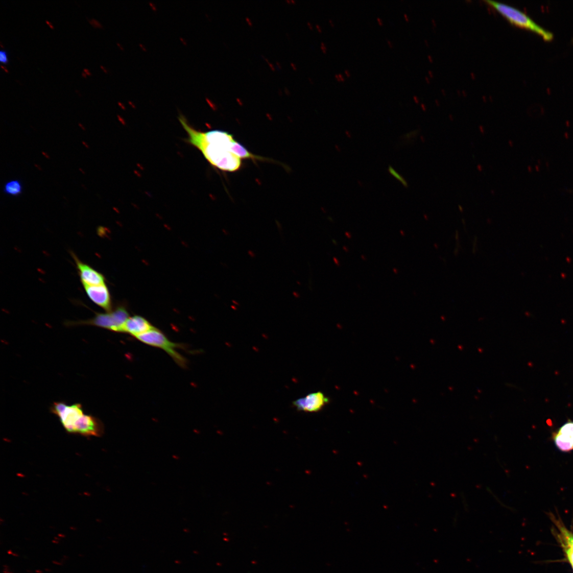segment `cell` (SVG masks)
Masks as SVG:
<instances>
[{
  "instance_id": "6da1fadb",
  "label": "cell",
  "mask_w": 573,
  "mask_h": 573,
  "mask_svg": "<svg viewBox=\"0 0 573 573\" xmlns=\"http://www.w3.org/2000/svg\"><path fill=\"white\" fill-rule=\"evenodd\" d=\"M180 121L188 135V142L199 149L212 166L229 172L241 169L242 159L234 153L237 141L233 135L220 130L199 131L188 125L183 117Z\"/></svg>"
},
{
  "instance_id": "7a4b0ae2",
  "label": "cell",
  "mask_w": 573,
  "mask_h": 573,
  "mask_svg": "<svg viewBox=\"0 0 573 573\" xmlns=\"http://www.w3.org/2000/svg\"><path fill=\"white\" fill-rule=\"evenodd\" d=\"M485 2L511 24L536 33L545 40H551L553 38V33L543 29L523 12L507 4L488 0Z\"/></svg>"
},
{
  "instance_id": "3957f363",
  "label": "cell",
  "mask_w": 573,
  "mask_h": 573,
  "mask_svg": "<svg viewBox=\"0 0 573 573\" xmlns=\"http://www.w3.org/2000/svg\"><path fill=\"white\" fill-rule=\"evenodd\" d=\"M129 318L126 308L118 306L106 313H98L91 319L66 323L67 326L92 325L115 332L124 333V325Z\"/></svg>"
},
{
  "instance_id": "277c9868",
  "label": "cell",
  "mask_w": 573,
  "mask_h": 573,
  "mask_svg": "<svg viewBox=\"0 0 573 573\" xmlns=\"http://www.w3.org/2000/svg\"><path fill=\"white\" fill-rule=\"evenodd\" d=\"M136 338L146 345L164 350L177 365L183 368L187 367V360L177 351L183 347L182 345L172 342L155 327Z\"/></svg>"
},
{
  "instance_id": "5b68a950",
  "label": "cell",
  "mask_w": 573,
  "mask_h": 573,
  "mask_svg": "<svg viewBox=\"0 0 573 573\" xmlns=\"http://www.w3.org/2000/svg\"><path fill=\"white\" fill-rule=\"evenodd\" d=\"M51 411L59 418L64 428L70 434H74L75 426L85 415L83 407L79 403L67 405L64 402H55Z\"/></svg>"
},
{
  "instance_id": "8992f818",
  "label": "cell",
  "mask_w": 573,
  "mask_h": 573,
  "mask_svg": "<svg viewBox=\"0 0 573 573\" xmlns=\"http://www.w3.org/2000/svg\"><path fill=\"white\" fill-rule=\"evenodd\" d=\"M330 402V399L322 392L309 394L307 396L294 401L293 405L300 412L318 413Z\"/></svg>"
},
{
  "instance_id": "52a82bcc",
  "label": "cell",
  "mask_w": 573,
  "mask_h": 573,
  "mask_svg": "<svg viewBox=\"0 0 573 573\" xmlns=\"http://www.w3.org/2000/svg\"><path fill=\"white\" fill-rule=\"evenodd\" d=\"M86 293L91 301L107 312L112 310L110 292L105 284L99 285H83Z\"/></svg>"
},
{
  "instance_id": "ba28073f",
  "label": "cell",
  "mask_w": 573,
  "mask_h": 573,
  "mask_svg": "<svg viewBox=\"0 0 573 573\" xmlns=\"http://www.w3.org/2000/svg\"><path fill=\"white\" fill-rule=\"evenodd\" d=\"M71 255L76 262L83 285H99L105 284L104 276L89 265L82 262L73 252Z\"/></svg>"
},
{
  "instance_id": "9c48e42d",
  "label": "cell",
  "mask_w": 573,
  "mask_h": 573,
  "mask_svg": "<svg viewBox=\"0 0 573 573\" xmlns=\"http://www.w3.org/2000/svg\"><path fill=\"white\" fill-rule=\"evenodd\" d=\"M553 438L560 451L568 452L573 450V421L568 420L553 433Z\"/></svg>"
},
{
  "instance_id": "30bf717a",
  "label": "cell",
  "mask_w": 573,
  "mask_h": 573,
  "mask_svg": "<svg viewBox=\"0 0 573 573\" xmlns=\"http://www.w3.org/2000/svg\"><path fill=\"white\" fill-rule=\"evenodd\" d=\"M154 326L146 319L140 316L129 318L124 327V333H127L137 338L154 328Z\"/></svg>"
},
{
  "instance_id": "8fae6325",
  "label": "cell",
  "mask_w": 573,
  "mask_h": 573,
  "mask_svg": "<svg viewBox=\"0 0 573 573\" xmlns=\"http://www.w3.org/2000/svg\"><path fill=\"white\" fill-rule=\"evenodd\" d=\"M4 193L9 196L17 197L22 193V185L19 180H11L7 182L4 189Z\"/></svg>"
},
{
  "instance_id": "7c38bea8",
  "label": "cell",
  "mask_w": 573,
  "mask_h": 573,
  "mask_svg": "<svg viewBox=\"0 0 573 573\" xmlns=\"http://www.w3.org/2000/svg\"><path fill=\"white\" fill-rule=\"evenodd\" d=\"M389 171L392 175H393L394 177H395V178L399 181L405 187H407L408 186V184L404 178H403V177L399 173L395 171L392 167H389Z\"/></svg>"
},
{
  "instance_id": "4fadbf2b",
  "label": "cell",
  "mask_w": 573,
  "mask_h": 573,
  "mask_svg": "<svg viewBox=\"0 0 573 573\" xmlns=\"http://www.w3.org/2000/svg\"><path fill=\"white\" fill-rule=\"evenodd\" d=\"M0 62L4 64H7L8 63L7 53L6 51H0Z\"/></svg>"
},
{
  "instance_id": "5bb4252c",
  "label": "cell",
  "mask_w": 573,
  "mask_h": 573,
  "mask_svg": "<svg viewBox=\"0 0 573 573\" xmlns=\"http://www.w3.org/2000/svg\"><path fill=\"white\" fill-rule=\"evenodd\" d=\"M91 25L95 27H102L101 23L97 20L92 19L89 21Z\"/></svg>"
},
{
  "instance_id": "9a60e30c",
  "label": "cell",
  "mask_w": 573,
  "mask_h": 573,
  "mask_svg": "<svg viewBox=\"0 0 573 573\" xmlns=\"http://www.w3.org/2000/svg\"><path fill=\"white\" fill-rule=\"evenodd\" d=\"M263 58L264 59V60H265V61H266V62H267V63L268 64V65H269V67H270V69H271V70H272V71H274V72H275V71L276 70V68L275 67V65H274V64H273L272 63H270V62H269V61L268 60V59H267V58H265V57H264Z\"/></svg>"
},
{
  "instance_id": "2e32d148",
  "label": "cell",
  "mask_w": 573,
  "mask_h": 573,
  "mask_svg": "<svg viewBox=\"0 0 573 573\" xmlns=\"http://www.w3.org/2000/svg\"><path fill=\"white\" fill-rule=\"evenodd\" d=\"M321 47V49L322 52L324 54H326L327 53V49L326 45L325 44V43L324 42H321V47Z\"/></svg>"
},
{
  "instance_id": "e0dca14e",
  "label": "cell",
  "mask_w": 573,
  "mask_h": 573,
  "mask_svg": "<svg viewBox=\"0 0 573 573\" xmlns=\"http://www.w3.org/2000/svg\"><path fill=\"white\" fill-rule=\"evenodd\" d=\"M245 20H246L247 23L250 27L253 26V22L250 18H249V17H247L246 18H245Z\"/></svg>"
},
{
  "instance_id": "ac0fdd59",
  "label": "cell",
  "mask_w": 573,
  "mask_h": 573,
  "mask_svg": "<svg viewBox=\"0 0 573 573\" xmlns=\"http://www.w3.org/2000/svg\"><path fill=\"white\" fill-rule=\"evenodd\" d=\"M284 92L286 96H288V97H290V96H291V94L290 90L286 87L284 88Z\"/></svg>"
},
{
  "instance_id": "d6986e66",
  "label": "cell",
  "mask_w": 573,
  "mask_h": 573,
  "mask_svg": "<svg viewBox=\"0 0 573 573\" xmlns=\"http://www.w3.org/2000/svg\"><path fill=\"white\" fill-rule=\"evenodd\" d=\"M338 76H339V79L340 80V81L344 82L345 81V78L344 76L342 74H338Z\"/></svg>"
},
{
  "instance_id": "ffe728a7",
  "label": "cell",
  "mask_w": 573,
  "mask_h": 573,
  "mask_svg": "<svg viewBox=\"0 0 573 573\" xmlns=\"http://www.w3.org/2000/svg\"><path fill=\"white\" fill-rule=\"evenodd\" d=\"M285 3H288V4H290V5H295L296 4V2L294 1V0H291V1H289V0H286V1H285Z\"/></svg>"
},
{
  "instance_id": "44dd1931",
  "label": "cell",
  "mask_w": 573,
  "mask_h": 573,
  "mask_svg": "<svg viewBox=\"0 0 573 573\" xmlns=\"http://www.w3.org/2000/svg\"><path fill=\"white\" fill-rule=\"evenodd\" d=\"M291 67H292V69H293V70L294 71H297V67L296 65V64H295V63H291Z\"/></svg>"
},
{
  "instance_id": "7402d4cb",
  "label": "cell",
  "mask_w": 573,
  "mask_h": 573,
  "mask_svg": "<svg viewBox=\"0 0 573 573\" xmlns=\"http://www.w3.org/2000/svg\"><path fill=\"white\" fill-rule=\"evenodd\" d=\"M377 22H378V24H379V25L380 26H383V25H384V21H383V20H382V19H380V18L379 17H377Z\"/></svg>"
},
{
  "instance_id": "603a6c76",
  "label": "cell",
  "mask_w": 573,
  "mask_h": 573,
  "mask_svg": "<svg viewBox=\"0 0 573 573\" xmlns=\"http://www.w3.org/2000/svg\"><path fill=\"white\" fill-rule=\"evenodd\" d=\"M316 29L319 33H321L322 32V28L319 25H316Z\"/></svg>"
},
{
  "instance_id": "cb8c5ba5",
  "label": "cell",
  "mask_w": 573,
  "mask_h": 573,
  "mask_svg": "<svg viewBox=\"0 0 573 573\" xmlns=\"http://www.w3.org/2000/svg\"><path fill=\"white\" fill-rule=\"evenodd\" d=\"M386 40H387V43H388V44L389 45V46H390V47L391 48H392V47H393V43H392V42H391V41H390V40H389V39H388V38H386Z\"/></svg>"
},
{
  "instance_id": "d4e9b609",
  "label": "cell",
  "mask_w": 573,
  "mask_h": 573,
  "mask_svg": "<svg viewBox=\"0 0 573 573\" xmlns=\"http://www.w3.org/2000/svg\"><path fill=\"white\" fill-rule=\"evenodd\" d=\"M307 25L310 30L312 31L313 30V27L312 23L310 22H307Z\"/></svg>"
},
{
  "instance_id": "484cf974",
  "label": "cell",
  "mask_w": 573,
  "mask_h": 573,
  "mask_svg": "<svg viewBox=\"0 0 573 573\" xmlns=\"http://www.w3.org/2000/svg\"><path fill=\"white\" fill-rule=\"evenodd\" d=\"M84 72H85L87 75L91 76V73L88 69H86V68H84Z\"/></svg>"
},
{
  "instance_id": "4316f807",
  "label": "cell",
  "mask_w": 573,
  "mask_h": 573,
  "mask_svg": "<svg viewBox=\"0 0 573 573\" xmlns=\"http://www.w3.org/2000/svg\"><path fill=\"white\" fill-rule=\"evenodd\" d=\"M344 72H345V75L347 77H350L351 74L348 70H345Z\"/></svg>"
},
{
  "instance_id": "83f0119b",
  "label": "cell",
  "mask_w": 573,
  "mask_h": 573,
  "mask_svg": "<svg viewBox=\"0 0 573 573\" xmlns=\"http://www.w3.org/2000/svg\"><path fill=\"white\" fill-rule=\"evenodd\" d=\"M276 65H277V67L278 68V69H279V70H280V69H281L282 66H281V64H280V63L279 62H276Z\"/></svg>"
},
{
  "instance_id": "f1b7e54d",
  "label": "cell",
  "mask_w": 573,
  "mask_h": 573,
  "mask_svg": "<svg viewBox=\"0 0 573 573\" xmlns=\"http://www.w3.org/2000/svg\"><path fill=\"white\" fill-rule=\"evenodd\" d=\"M53 563L54 564H55V565H62V563H59V562H57V561H53Z\"/></svg>"
},
{
  "instance_id": "f546056e",
  "label": "cell",
  "mask_w": 573,
  "mask_h": 573,
  "mask_svg": "<svg viewBox=\"0 0 573 573\" xmlns=\"http://www.w3.org/2000/svg\"><path fill=\"white\" fill-rule=\"evenodd\" d=\"M236 101L240 105H243V102L240 99L237 98Z\"/></svg>"
},
{
  "instance_id": "4dcf8cb0",
  "label": "cell",
  "mask_w": 573,
  "mask_h": 573,
  "mask_svg": "<svg viewBox=\"0 0 573 573\" xmlns=\"http://www.w3.org/2000/svg\"><path fill=\"white\" fill-rule=\"evenodd\" d=\"M45 21H46V23H47V24H48V25H49V26H50V27H51V28L52 29H54V27H53V26H52V24H51V23H50V22H49V21H47V20H46Z\"/></svg>"
},
{
  "instance_id": "1f68e13d",
  "label": "cell",
  "mask_w": 573,
  "mask_h": 573,
  "mask_svg": "<svg viewBox=\"0 0 573 573\" xmlns=\"http://www.w3.org/2000/svg\"><path fill=\"white\" fill-rule=\"evenodd\" d=\"M329 23H330V25H331V26H332V27H334V26H335V24H334V23H333V22L332 20H331V19H329Z\"/></svg>"
},
{
  "instance_id": "d6a6232c",
  "label": "cell",
  "mask_w": 573,
  "mask_h": 573,
  "mask_svg": "<svg viewBox=\"0 0 573 573\" xmlns=\"http://www.w3.org/2000/svg\"><path fill=\"white\" fill-rule=\"evenodd\" d=\"M335 78H336V80H337L338 81H339V82H340V79H339V77L338 74H336V75H335Z\"/></svg>"
},
{
  "instance_id": "836d02e7",
  "label": "cell",
  "mask_w": 573,
  "mask_h": 573,
  "mask_svg": "<svg viewBox=\"0 0 573 573\" xmlns=\"http://www.w3.org/2000/svg\"><path fill=\"white\" fill-rule=\"evenodd\" d=\"M403 16H404V17L405 19V20H406L407 21H409V17H408V16H407V15L405 14V13H404V14L403 15Z\"/></svg>"
},
{
  "instance_id": "e575fe53",
  "label": "cell",
  "mask_w": 573,
  "mask_h": 573,
  "mask_svg": "<svg viewBox=\"0 0 573 573\" xmlns=\"http://www.w3.org/2000/svg\"><path fill=\"white\" fill-rule=\"evenodd\" d=\"M52 542L53 543H56V544H59V541H58V540H52Z\"/></svg>"
},
{
  "instance_id": "d590c367",
  "label": "cell",
  "mask_w": 573,
  "mask_h": 573,
  "mask_svg": "<svg viewBox=\"0 0 573 573\" xmlns=\"http://www.w3.org/2000/svg\"><path fill=\"white\" fill-rule=\"evenodd\" d=\"M82 76H83L84 78H86L87 74L85 72L83 71V73H82Z\"/></svg>"
},
{
  "instance_id": "8d00e7d4",
  "label": "cell",
  "mask_w": 573,
  "mask_h": 573,
  "mask_svg": "<svg viewBox=\"0 0 573 573\" xmlns=\"http://www.w3.org/2000/svg\"><path fill=\"white\" fill-rule=\"evenodd\" d=\"M308 80H309V83H311V84H314V81H313V80H312V79H311V78H308Z\"/></svg>"
},
{
  "instance_id": "74e56055",
  "label": "cell",
  "mask_w": 573,
  "mask_h": 573,
  "mask_svg": "<svg viewBox=\"0 0 573 573\" xmlns=\"http://www.w3.org/2000/svg\"><path fill=\"white\" fill-rule=\"evenodd\" d=\"M35 571H36V573H43V571H42L40 569H37V570H36Z\"/></svg>"
},
{
  "instance_id": "f35d334b",
  "label": "cell",
  "mask_w": 573,
  "mask_h": 573,
  "mask_svg": "<svg viewBox=\"0 0 573 573\" xmlns=\"http://www.w3.org/2000/svg\"><path fill=\"white\" fill-rule=\"evenodd\" d=\"M1 67H2L3 68V69H4V70H5V71H6V73H8V70H7V69H6V67H5L4 66H3L2 65H1Z\"/></svg>"
},
{
  "instance_id": "ab89813d",
  "label": "cell",
  "mask_w": 573,
  "mask_h": 573,
  "mask_svg": "<svg viewBox=\"0 0 573 573\" xmlns=\"http://www.w3.org/2000/svg\"><path fill=\"white\" fill-rule=\"evenodd\" d=\"M12 555L13 556L16 557H19V555L17 554H16V553H13Z\"/></svg>"
},
{
  "instance_id": "60d3db41",
  "label": "cell",
  "mask_w": 573,
  "mask_h": 573,
  "mask_svg": "<svg viewBox=\"0 0 573 573\" xmlns=\"http://www.w3.org/2000/svg\"><path fill=\"white\" fill-rule=\"evenodd\" d=\"M7 553H8V554L9 555H12V554H13V552H12V551H11V550H9V551H8V552H7Z\"/></svg>"
},
{
  "instance_id": "b9f144b4",
  "label": "cell",
  "mask_w": 573,
  "mask_h": 573,
  "mask_svg": "<svg viewBox=\"0 0 573 573\" xmlns=\"http://www.w3.org/2000/svg\"><path fill=\"white\" fill-rule=\"evenodd\" d=\"M278 93H279V94L280 96H281H281L282 95V91H281V90L280 89H279V90H278Z\"/></svg>"
},
{
  "instance_id": "7bdbcfd3",
  "label": "cell",
  "mask_w": 573,
  "mask_h": 573,
  "mask_svg": "<svg viewBox=\"0 0 573 573\" xmlns=\"http://www.w3.org/2000/svg\"><path fill=\"white\" fill-rule=\"evenodd\" d=\"M59 536L62 538H64L65 536L62 534H59Z\"/></svg>"
},
{
  "instance_id": "ee69618b",
  "label": "cell",
  "mask_w": 573,
  "mask_h": 573,
  "mask_svg": "<svg viewBox=\"0 0 573 573\" xmlns=\"http://www.w3.org/2000/svg\"><path fill=\"white\" fill-rule=\"evenodd\" d=\"M54 539H55L54 540H58V541L61 540L60 538H57V537H55V538H54Z\"/></svg>"
},
{
  "instance_id": "f6af8a7d",
  "label": "cell",
  "mask_w": 573,
  "mask_h": 573,
  "mask_svg": "<svg viewBox=\"0 0 573 573\" xmlns=\"http://www.w3.org/2000/svg\"><path fill=\"white\" fill-rule=\"evenodd\" d=\"M45 570L47 571H51L52 570L49 568H45Z\"/></svg>"
},
{
  "instance_id": "bcb514c9",
  "label": "cell",
  "mask_w": 573,
  "mask_h": 573,
  "mask_svg": "<svg viewBox=\"0 0 573 573\" xmlns=\"http://www.w3.org/2000/svg\"><path fill=\"white\" fill-rule=\"evenodd\" d=\"M4 567H5V568H9V566L7 565H4Z\"/></svg>"
},
{
  "instance_id": "7dc6e473",
  "label": "cell",
  "mask_w": 573,
  "mask_h": 573,
  "mask_svg": "<svg viewBox=\"0 0 573 573\" xmlns=\"http://www.w3.org/2000/svg\"><path fill=\"white\" fill-rule=\"evenodd\" d=\"M79 556H81V557H84V555H79Z\"/></svg>"
},
{
  "instance_id": "c3c4849f",
  "label": "cell",
  "mask_w": 573,
  "mask_h": 573,
  "mask_svg": "<svg viewBox=\"0 0 573 573\" xmlns=\"http://www.w3.org/2000/svg\"><path fill=\"white\" fill-rule=\"evenodd\" d=\"M8 573H13V572L8 571Z\"/></svg>"
}]
</instances>
